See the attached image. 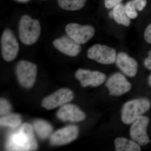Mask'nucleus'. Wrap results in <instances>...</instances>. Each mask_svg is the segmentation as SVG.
<instances>
[{"label":"nucleus","mask_w":151,"mask_h":151,"mask_svg":"<svg viewBox=\"0 0 151 151\" xmlns=\"http://www.w3.org/2000/svg\"><path fill=\"white\" fill-rule=\"evenodd\" d=\"M37 147L32 126L27 123L23 124L18 132L10 136L6 145L8 151H33Z\"/></svg>","instance_id":"obj_1"},{"label":"nucleus","mask_w":151,"mask_h":151,"mask_svg":"<svg viewBox=\"0 0 151 151\" xmlns=\"http://www.w3.org/2000/svg\"><path fill=\"white\" fill-rule=\"evenodd\" d=\"M40 23L37 19H32L25 15L20 20L19 34L20 40L24 44L31 45L35 43L41 34Z\"/></svg>","instance_id":"obj_2"},{"label":"nucleus","mask_w":151,"mask_h":151,"mask_svg":"<svg viewBox=\"0 0 151 151\" xmlns=\"http://www.w3.org/2000/svg\"><path fill=\"white\" fill-rule=\"evenodd\" d=\"M151 101L146 98L129 100L123 105L122 110V120L124 124H132L138 117L150 110Z\"/></svg>","instance_id":"obj_3"},{"label":"nucleus","mask_w":151,"mask_h":151,"mask_svg":"<svg viewBox=\"0 0 151 151\" xmlns=\"http://www.w3.org/2000/svg\"><path fill=\"white\" fill-rule=\"evenodd\" d=\"M36 65L27 60H22L17 65V76L19 83L23 87H32L35 83L37 74Z\"/></svg>","instance_id":"obj_4"},{"label":"nucleus","mask_w":151,"mask_h":151,"mask_svg":"<svg viewBox=\"0 0 151 151\" xmlns=\"http://www.w3.org/2000/svg\"><path fill=\"white\" fill-rule=\"evenodd\" d=\"M87 56L100 64L109 65L116 62V52L112 47L103 45L94 44L88 49Z\"/></svg>","instance_id":"obj_5"},{"label":"nucleus","mask_w":151,"mask_h":151,"mask_svg":"<svg viewBox=\"0 0 151 151\" xmlns=\"http://www.w3.org/2000/svg\"><path fill=\"white\" fill-rule=\"evenodd\" d=\"M1 53L3 59L7 62L13 60L17 56L19 44L16 37L9 29L4 31L1 38Z\"/></svg>","instance_id":"obj_6"},{"label":"nucleus","mask_w":151,"mask_h":151,"mask_svg":"<svg viewBox=\"0 0 151 151\" xmlns=\"http://www.w3.org/2000/svg\"><path fill=\"white\" fill-rule=\"evenodd\" d=\"M65 29L67 35L80 44L87 42L93 37L95 32L94 27L91 25H81L74 23L68 24Z\"/></svg>","instance_id":"obj_7"},{"label":"nucleus","mask_w":151,"mask_h":151,"mask_svg":"<svg viewBox=\"0 0 151 151\" xmlns=\"http://www.w3.org/2000/svg\"><path fill=\"white\" fill-rule=\"evenodd\" d=\"M149 122L147 117L141 116L132 123L130 128V137L140 145L145 146L151 142L147 132Z\"/></svg>","instance_id":"obj_8"},{"label":"nucleus","mask_w":151,"mask_h":151,"mask_svg":"<svg viewBox=\"0 0 151 151\" xmlns=\"http://www.w3.org/2000/svg\"><path fill=\"white\" fill-rule=\"evenodd\" d=\"M73 91L68 88H61L45 97L42 100V107L47 110L54 109L71 101L74 98Z\"/></svg>","instance_id":"obj_9"},{"label":"nucleus","mask_w":151,"mask_h":151,"mask_svg":"<svg viewBox=\"0 0 151 151\" xmlns=\"http://www.w3.org/2000/svg\"><path fill=\"white\" fill-rule=\"evenodd\" d=\"M112 96H119L131 90L132 84L122 73L116 72L111 75L105 84Z\"/></svg>","instance_id":"obj_10"},{"label":"nucleus","mask_w":151,"mask_h":151,"mask_svg":"<svg viewBox=\"0 0 151 151\" xmlns=\"http://www.w3.org/2000/svg\"><path fill=\"white\" fill-rule=\"evenodd\" d=\"M75 76L83 87L100 86L105 82L106 79V75L102 72L81 68L76 70Z\"/></svg>","instance_id":"obj_11"},{"label":"nucleus","mask_w":151,"mask_h":151,"mask_svg":"<svg viewBox=\"0 0 151 151\" xmlns=\"http://www.w3.org/2000/svg\"><path fill=\"white\" fill-rule=\"evenodd\" d=\"M78 134V127L75 125L67 126L53 133L50 137V143L53 146L66 145L76 139Z\"/></svg>","instance_id":"obj_12"},{"label":"nucleus","mask_w":151,"mask_h":151,"mask_svg":"<svg viewBox=\"0 0 151 151\" xmlns=\"http://www.w3.org/2000/svg\"><path fill=\"white\" fill-rule=\"evenodd\" d=\"M52 43L57 49L68 56H77L81 51V44L77 43L68 35L56 39Z\"/></svg>","instance_id":"obj_13"},{"label":"nucleus","mask_w":151,"mask_h":151,"mask_svg":"<svg viewBox=\"0 0 151 151\" xmlns=\"http://www.w3.org/2000/svg\"><path fill=\"white\" fill-rule=\"evenodd\" d=\"M116 63L119 69L127 76L133 77L137 75L138 63L134 58L129 56L126 52H121L118 53Z\"/></svg>","instance_id":"obj_14"},{"label":"nucleus","mask_w":151,"mask_h":151,"mask_svg":"<svg viewBox=\"0 0 151 151\" xmlns=\"http://www.w3.org/2000/svg\"><path fill=\"white\" fill-rule=\"evenodd\" d=\"M58 119L63 122H77L86 119V114L78 106L73 104L63 105L57 113Z\"/></svg>","instance_id":"obj_15"},{"label":"nucleus","mask_w":151,"mask_h":151,"mask_svg":"<svg viewBox=\"0 0 151 151\" xmlns=\"http://www.w3.org/2000/svg\"><path fill=\"white\" fill-rule=\"evenodd\" d=\"M115 147L117 151H139L140 145L134 140L124 137H118L115 139Z\"/></svg>","instance_id":"obj_16"},{"label":"nucleus","mask_w":151,"mask_h":151,"mask_svg":"<svg viewBox=\"0 0 151 151\" xmlns=\"http://www.w3.org/2000/svg\"><path fill=\"white\" fill-rule=\"evenodd\" d=\"M113 19L118 24L129 27L131 20L127 15L125 6L122 3L118 4L113 8Z\"/></svg>","instance_id":"obj_17"},{"label":"nucleus","mask_w":151,"mask_h":151,"mask_svg":"<svg viewBox=\"0 0 151 151\" xmlns=\"http://www.w3.org/2000/svg\"><path fill=\"white\" fill-rule=\"evenodd\" d=\"M35 132L40 139H45L51 135L53 128L51 125L43 120H37L33 124Z\"/></svg>","instance_id":"obj_18"},{"label":"nucleus","mask_w":151,"mask_h":151,"mask_svg":"<svg viewBox=\"0 0 151 151\" xmlns=\"http://www.w3.org/2000/svg\"><path fill=\"white\" fill-rule=\"evenodd\" d=\"M86 0H58V4L61 9L68 11H76L82 9Z\"/></svg>","instance_id":"obj_19"},{"label":"nucleus","mask_w":151,"mask_h":151,"mask_svg":"<svg viewBox=\"0 0 151 151\" xmlns=\"http://www.w3.org/2000/svg\"><path fill=\"white\" fill-rule=\"evenodd\" d=\"M21 116L17 114H9L2 116L0 119L1 126L10 127H16L22 123Z\"/></svg>","instance_id":"obj_20"},{"label":"nucleus","mask_w":151,"mask_h":151,"mask_svg":"<svg viewBox=\"0 0 151 151\" xmlns=\"http://www.w3.org/2000/svg\"><path fill=\"white\" fill-rule=\"evenodd\" d=\"M125 6L127 15L130 19H134L137 17V9L135 7L132 0L127 2Z\"/></svg>","instance_id":"obj_21"},{"label":"nucleus","mask_w":151,"mask_h":151,"mask_svg":"<svg viewBox=\"0 0 151 151\" xmlns=\"http://www.w3.org/2000/svg\"><path fill=\"white\" fill-rule=\"evenodd\" d=\"M12 107L10 103L6 99L1 98L0 100V114L1 116H5L10 113Z\"/></svg>","instance_id":"obj_22"},{"label":"nucleus","mask_w":151,"mask_h":151,"mask_svg":"<svg viewBox=\"0 0 151 151\" xmlns=\"http://www.w3.org/2000/svg\"><path fill=\"white\" fill-rule=\"evenodd\" d=\"M135 7L137 10L142 11L147 5V0H132Z\"/></svg>","instance_id":"obj_23"},{"label":"nucleus","mask_w":151,"mask_h":151,"mask_svg":"<svg viewBox=\"0 0 151 151\" xmlns=\"http://www.w3.org/2000/svg\"><path fill=\"white\" fill-rule=\"evenodd\" d=\"M123 0H105V7L108 9L113 8L115 6L121 3Z\"/></svg>","instance_id":"obj_24"},{"label":"nucleus","mask_w":151,"mask_h":151,"mask_svg":"<svg viewBox=\"0 0 151 151\" xmlns=\"http://www.w3.org/2000/svg\"><path fill=\"white\" fill-rule=\"evenodd\" d=\"M144 37L147 43L151 44V23L147 27L145 30Z\"/></svg>","instance_id":"obj_25"},{"label":"nucleus","mask_w":151,"mask_h":151,"mask_svg":"<svg viewBox=\"0 0 151 151\" xmlns=\"http://www.w3.org/2000/svg\"><path fill=\"white\" fill-rule=\"evenodd\" d=\"M144 64L146 68L151 70V50L149 51L147 57L144 60Z\"/></svg>","instance_id":"obj_26"},{"label":"nucleus","mask_w":151,"mask_h":151,"mask_svg":"<svg viewBox=\"0 0 151 151\" xmlns=\"http://www.w3.org/2000/svg\"><path fill=\"white\" fill-rule=\"evenodd\" d=\"M148 82V84L150 86H151V74L149 76Z\"/></svg>","instance_id":"obj_27"},{"label":"nucleus","mask_w":151,"mask_h":151,"mask_svg":"<svg viewBox=\"0 0 151 151\" xmlns=\"http://www.w3.org/2000/svg\"><path fill=\"white\" fill-rule=\"evenodd\" d=\"M109 17H110V18H113V11H111L109 12Z\"/></svg>","instance_id":"obj_28"},{"label":"nucleus","mask_w":151,"mask_h":151,"mask_svg":"<svg viewBox=\"0 0 151 151\" xmlns=\"http://www.w3.org/2000/svg\"><path fill=\"white\" fill-rule=\"evenodd\" d=\"M17 1L22 2H26L28 1L29 0H17Z\"/></svg>","instance_id":"obj_29"}]
</instances>
